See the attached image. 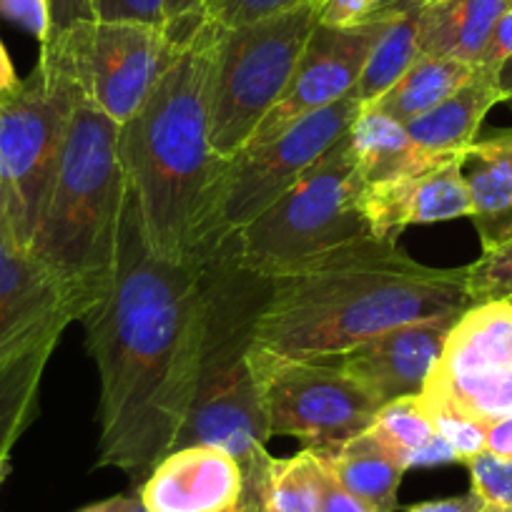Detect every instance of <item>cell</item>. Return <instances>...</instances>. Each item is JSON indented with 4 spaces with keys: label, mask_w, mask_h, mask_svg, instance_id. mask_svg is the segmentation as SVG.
<instances>
[{
    "label": "cell",
    "mask_w": 512,
    "mask_h": 512,
    "mask_svg": "<svg viewBox=\"0 0 512 512\" xmlns=\"http://www.w3.org/2000/svg\"><path fill=\"white\" fill-rule=\"evenodd\" d=\"M477 141H482L485 146H490L492 151H497L500 156H505L512 166V128H500V131H490V134L477 136Z\"/></svg>",
    "instance_id": "41"
},
{
    "label": "cell",
    "mask_w": 512,
    "mask_h": 512,
    "mask_svg": "<svg viewBox=\"0 0 512 512\" xmlns=\"http://www.w3.org/2000/svg\"><path fill=\"white\" fill-rule=\"evenodd\" d=\"M329 475L347 492L367 502L377 512H395L397 492L407 467L395 447H390L369 427L362 435L332 450H317Z\"/></svg>",
    "instance_id": "21"
},
{
    "label": "cell",
    "mask_w": 512,
    "mask_h": 512,
    "mask_svg": "<svg viewBox=\"0 0 512 512\" xmlns=\"http://www.w3.org/2000/svg\"><path fill=\"white\" fill-rule=\"evenodd\" d=\"M420 402L427 410V415H430L437 435L452 447L457 462L465 465L467 460L485 452V422L475 420L467 412H462L460 407L450 405V402L440 400L435 395H425L422 392Z\"/></svg>",
    "instance_id": "28"
},
{
    "label": "cell",
    "mask_w": 512,
    "mask_h": 512,
    "mask_svg": "<svg viewBox=\"0 0 512 512\" xmlns=\"http://www.w3.org/2000/svg\"><path fill=\"white\" fill-rule=\"evenodd\" d=\"M244 467L209 445L171 450L136 487L149 512H224L244 497Z\"/></svg>",
    "instance_id": "16"
},
{
    "label": "cell",
    "mask_w": 512,
    "mask_h": 512,
    "mask_svg": "<svg viewBox=\"0 0 512 512\" xmlns=\"http://www.w3.org/2000/svg\"><path fill=\"white\" fill-rule=\"evenodd\" d=\"M460 169L470 194V219L480 234L482 249H490L512 219V166L505 156L475 141L462 156Z\"/></svg>",
    "instance_id": "25"
},
{
    "label": "cell",
    "mask_w": 512,
    "mask_h": 512,
    "mask_svg": "<svg viewBox=\"0 0 512 512\" xmlns=\"http://www.w3.org/2000/svg\"><path fill=\"white\" fill-rule=\"evenodd\" d=\"M194 18L171 26L78 23L63 36L43 43L38 63L66 73L83 98L123 126L144 106L171 66Z\"/></svg>",
    "instance_id": "9"
},
{
    "label": "cell",
    "mask_w": 512,
    "mask_h": 512,
    "mask_svg": "<svg viewBox=\"0 0 512 512\" xmlns=\"http://www.w3.org/2000/svg\"><path fill=\"white\" fill-rule=\"evenodd\" d=\"M460 314L402 324L342 354L339 367L377 400L379 407L417 397L445 349Z\"/></svg>",
    "instance_id": "15"
},
{
    "label": "cell",
    "mask_w": 512,
    "mask_h": 512,
    "mask_svg": "<svg viewBox=\"0 0 512 512\" xmlns=\"http://www.w3.org/2000/svg\"><path fill=\"white\" fill-rule=\"evenodd\" d=\"M510 3H512V0H510Z\"/></svg>",
    "instance_id": "48"
},
{
    "label": "cell",
    "mask_w": 512,
    "mask_h": 512,
    "mask_svg": "<svg viewBox=\"0 0 512 512\" xmlns=\"http://www.w3.org/2000/svg\"><path fill=\"white\" fill-rule=\"evenodd\" d=\"M497 103H500L497 73L477 68L465 86L457 88L452 96L427 113L412 118L405 128L412 141L430 154L460 159L477 141L482 121Z\"/></svg>",
    "instance_id": "19"
},
{
    "label": "cell",
    "mask_w": 512,
    "mask_h": 512,
    "mask_svg": "<svg viewBox=\"0 0 512 512\" xmlns=\"http://www.w3.org/2000/svg\"><path fill=\"white\" fill-rule=\"evenodd\" d=\"M465 467L470 472V492L485 510L512 512V460L480 452Z\"/></svg>",
    "instance_id": "30"
},
{
    "label": "cell",
    "mask_w": 512,
    "mask_h": 512,
    "mask_svg": "<svg viewBox=\"0 0 512 512\" xmlns=\"http://www.w3.org/2000/svg\"><path fill=\"white\" fill-rule=\"evenodd\" d=\"M327 467L312 447L292 457H272L264 472L262 500L267 512H319L327 487Z\"/></svg>",
    "instance_id": "26"
},
{
    "label": "cell",
    "mask_w": 512,
    "mask_h": 512,
    "mask_svg": "<svg viewBox=\"0 0 512 512\" xmlns=\"http://www.w3.org/2000/svg\"><path fill=\"white\" fill-rule=\"evenodd\" d=\"M510 0H427L420 46L427 56L477 66L480 53Z\"/></svg>",
    "instance_id": "22"
},
{
    "label": "cell",
    "mask_w": 512,
    "mask_h": 512,
    "mask_svg": "<svg viewBox=\"0 0 512 512\" xmlns=\"http://www.w3.org/2000/svg\"><path fill=\"white\" fill-rule=\"evenodd\" d=\"M206 0H166V8H169L171 23L186 21V18L201 16Z\"/></svg>",
    "instance_id": "42"
},
{
    "label": "cell",
    "mask_w": 512,
    "mask_h": 512,
    "mask_svg": "<svg viewBox=\"0 0 512 512\" xmlns=\"http://www.w3.org/2000/svg\"><path fill=\"white\" fill-rule=\"evenodd\" d=\"M364 181L347 134L259 219L231 236L239 264L256 277L277 279L322 256L377 239L362 209Z\"/></svg>",
    "instance_id": "6"
},
{
    "label": "cell",
    "mask_w": 512,
    "mask_h": 512,
    "mask_svg": "<svg viewBox=\"0 0 512 512\" xmlns=\"http://www.w3.org/2000/svg\"><path fill=\"white\" fill-rule=\"evenodd\" d=\"M251 374L269 432L332 450L372 427L379 405L342 367L251 347Z\"/></svg>",
    "instance_id": "11"
},
{
    "label": "cell",
    "mask_w": 512,
    "mask_h": 512,
    "mask_svg": "<svg viewBox=\"0 0 512 512\" xmlns=\"http://www.w3.org/2000/svg\"><path fill=\"white\" fill-rule=\"evenodd\" d=\"M101 297L51 272L0 221V359L61 314L81 322Z\"/></svg>",
    "instance_id": "14"
},
{
    "label": "cell",
    "mask_w": 512,
    "mask_h": 512,
    "mask_svg": "<svg viewBox=\"0 0 512 512\" xmlns=\"http://www.w3.org/2000/svg\"><path fill=\"white\" fill-rule=\"evenodd\" d=\"M0 16L31 33L38 43L48 36V0H0Z\"/></svg>",
    "instance_id": "33"
},
{
    "label": "cell",
    "mask_w": 512,
    "mask_h": 512,
    "mask_svg": "<svg viewBox=\"0 0 512 512\" xmlns=\"http://www.w3.org/2000/svg\"><path fill=\"white\" fill-rule=\"evenodd\" d=\"M319 512H377V510H372L367 502H362L359 497H354L352 492L344 490V487L339 485L332 475H329Z\"/></svg>",
    "instance_id": "37"
},
{
    "label": "cell",
    "mask_w": 512,
    "mask_h": 512,
    "mask_svg": "<svg viewBox=\"0 0 512 512\" xmlns=\"http://www.w3.org/2000/svg\"><path fill=\"white\" fill-rule=\"evenodd\" d=\"M91 3L96 21L171 26L166 0H91Z\"/></svg>",
    "instance_id": "32"
},
{
    "label": "cell",
    "mask_w": 512,
    "mask_h": 512,
    "mask_svg": "<svg viewBox=\"0 0 512 512\" xmlns=\"http://www.w3.org/2000/svg\"><path fill=\"white\" fill-rule=\"evenodd\" d=\"M460 164L462 159H455L422 174L364 186L362 209L372 234L400 241L407 226L470 219L472 204Z\"/></svg>",
    "instance_id": "17"
},
{
    "label": "cell",
    "mask_w": 512,
    "mask_h": 512,
    "mask_svg": "<svg viewBox=\"0 0 512 512\" xmlns=\"http://www.w3.org/2000/svg\"><path fill=\"white\" fill-rule=\"evenodd\" d=\"M221 28L196 16L144 106L118 128L128 186L156 254L204 259L224 156L211 144V78Z\"/></svg>",
    "instance_id": "3"
},
{
    "label": "cell",
    "mask_w": 512,
    "mask_h": 512,
    "mask_svg": "<svg viewBox=\"0 0 512 512\" xmlns=\"http://www.w3.org/2000/svg\"><path fill=\"white\" fill-rule=\"evenodd\" d=\"M512 58V8H507L500 16V21L492 28L490 38H487L485 48L480 53V61L477 68H485V71L497 73L507 61Z\"/></svg>",
    "instance_id": "36"
},
{
    "label": "cell",
    "mask_w": 512,
    "mask_h": 512,
    "mask_svg": "<svg viewBox=\"0 0 512 512\" xmlns=\"http://www.w3.org/2000/svg\"><path fill=\"white\" fill-rule=\"evenodd\" d=\"M131 512H149V510H146V507H144V502L139 500V495L134 497V505H131Z\"/></svg>",
    "instance_id": "46"
},
{
    "label": "cell",
    "mask_w": 512,
    "mask_h": 512,
    "mask_svg": "<svg viewBox=\"0 0 512 512\" xmlns=\"http://www.w3.org/2000/svg\"><path fill=\"white\" fill-rule=\"evenodd\" d=\"M497 91H500V103L512 106V58L497 71Z\"/></svg>",
    "instance_id": "44"
},
{
    "label": "cell",
    "mask_w": 512,
    "mask_h": 512,
    "mask_svg": "<svg viewBox=\"0 0 512 512\" xmlns=\"http://www.w3.org/2000/svg\"><path fill=\"white\" fill-rule=\"evenodd\" d=\"M477 66L455 61V58L427 56L422 53L400 78L392 83L377 101L369 103L367 108L395 118L400 123H410L412 118L422 116L437 103L445 101L447 96L465 86L472 78Z\"/></svg>",
    "instance_id": "24"
},
{
    "label": "cell",
    "mask_w": 512,
    "mask_h": 512,
    "mask_svg": "<svg viewBox=\"0 0 512 512\" xmlns=\"http://www.w3.org/2000/svg\"><path fill=\"white\" fill-rule=\"evenodd\" d=\"M304 3L309 0H206L201 16L221 28H236L269 16H279V13H287Z\"/></svg>",
    "instance_id": "31"
},
{
    "label": "cell",
    "mask_w": 512,
    "mask_h": 512,
    "mask_svg": "<svg viewBox=\"0 0 512 512\" xmlns=\"http://www.w3.org/2000/svg\"><path fill=\"white\" fill-rule=\"evenodd\" d=\"M482 512H497V510H482Z\"/></svg>",
    "instance_id": "47"
},
{
    "label": "cell",
    "mask_w": 512,
    "mask_h": 512,
    "mask_svg": "<svg viewBox=\"0 0 512 512\" xmlns=\"http://www.w3.org/2000/svg\"><path fill=\"white\" fill-rule=\"evenodd\" d=\"M472 304L467 267H427L400 241L367 239L272 279L254 344L284 357H342L402 324Z\"/></svg>",
    "instance_id": "2"
},
{
    "label": "cell",
    "mask_w": 512,
    "mask_h": 512,
    "mask_svg": "<svg viewBox=\"0 0 512 512\" xmlns=\"http://www.w3.org/2000/svg\"><path fill=\"white\" fill-rule=\"evenodd\" d=\"M379 0H322L319 23L332 28H354L377 11Z\"/></svg>",
    "instance_id": "34"
},
{
    "label": "cell",
    "mask_w": 512,
    "mask_h": 512,
    "mask_svg": "<svg viewBox=\"0 0 512 512\" xmlns=\"http://www.w3.org/2000/svg\"><path fill=\"white\" fill-rule=\"evenodd\" d=\"M362 108L357 98L347 96L304 116L277 139L244 146L239 154L226 159L216 184L204 259L277 204L302 179L304 171L347 134Z\"/></svg>",
    "instance_id": "10"
},
{
    "label": "cell",
    "mask_w": 512,
    "mask_h": 512,
    "mask_svg": "<svg viewBox=\"0 0 512 512\" xmlns=\"http://www.w3.org/2000/svg\"><path fill=\"white\" fill-rule=\"evenodd\" d=\"M467 289L475 304L512 299V239L482 249L477 262L467 267Z\"/></svg>",
    "instance_id": "29"
},
{
    "label": "cell",
    "mask_w": 512,
    "mask_h": 512,
    "mask_svg": "<svg viewBox=\"0 0 512 512\" xmlns=\"http://www.w3.org/2000/svg\"><path fill=\"white\" fill-rule=\"evenodd\" d=\"M372 430L387 445L395 447L407 470H410L412 457L437 440V430L432 425L427 410L422 407L420 395L402 397V400L379 407L377 417L372 422Z\"/></svg>",
    "instance_id": "27"
},
{
    "label": "cell",
    "mask_w": 512,
    "mask_h": 512,
    "mask_svg": "<svg viewBox=\"0 0 512 512\" xmlns=\"http://www.w3.org/2000/svg\"><path fill=\"white\" fill-rule=\"evenodd\" d=\"M81 322L101 379L96 467H116L139 487L174 450L196 397L206 279L204 259L156 254L131 186L111 284Z\"/></svg>",
    "instance_id": "1"
},
{
    "label": "cell",
    "mask_w": 512,
    "mask_h": 512,
    "mask_svg": "<svg viewBox=\"0 0 512 512\" xmlns=\"http://www.w3.org/2000/svg\"><path fill=\"white\" fill-rule=\"evenodd\" d=\"M134 497H136V492H131V495L108 497V500L93 502V505L81 507V510H76V512H131V505H134Z\"/></svg>",
    "instance_id": "43"
},
{
    "label": "cell",
    "mask_w": 512,
    "mask_h": 512,
    "mask_svg": "<svg viewBox=\"0 0 512 512\" xmlns=\"http://www.w3.org/2000/svg\"><path fill=\"white\" fill-rule=\"evenodd\" d=\"M48 21L51 23H48V36L43 43L63 36V33L71 31L78 23L96 21V16H93V3L91 0H48Z\"/></svg>",
    "instance_id": "35"
},
{
    "label": "cell",
    "mask_w": 512,
    "mask_h": 512,
    "mask_svg": "<svg viewBox=\"0 0 512 512\" xmlns=\"http://www.w3.org/2000/svg\"><path fill=\"white\" fill-rule=\"evenodd\" d=\"M482 502L477 500L472 492L460 497H442V500H427V502H417V505L405 507L402 512H482Z\"/></svg>",
    "instance_id": "39"
},
{
    "label": "cell",
    "mask_w": 512,
    "mask_h": 512,
    "mask_svg": "<svg viewBox=\"0 0 512 512\" xmlns=\"http://www.w3.org/2000/svg\"><path fill=\"white\" fill-rule=\"evenodd\" d=\"M510 302H512V299H510Z\"/></svg>",
    "instance_id": "49"
},
{
    "label": "cell",
    "mask_w": 512,
    "mask_h": 512,
    "mask_svg": "<svg viewBox=\"0 0 512 512\" xmlns=\"http://www.w3.org/2000/svg\"><path fill=\"white\" fill-rule=\"evenodd\" d=\"M319 3L309 0L279 16L221 28L211 78V144L231 159L251 141L287 91L304 46L319 23Z\"/></svg>",
    "instance_id": "7"
},
{
    "label": "cell",
    "mask_w": 512,
    "mask_h": 512,
    "mask_svg": "<svg viewBox=\"0 0 512 512\" xmlns=\"http://www.w3.org/2000/svg\"><path fill=\"white\" fill-rule=\"evenodd\" d=\"M384 21H387V13L379 0L377 11L354 28H332L317 23L294 68L287 91L269 111V116L259 123L246 146L277 139L282 131H287L309 113L322 111L352 96Z\"/></svg>",
    "instance_id": "13"
},
{
    "label": "cell",
    "mask_w": 512,
    "mask_h": 512,
    "mask_svg": "<svg viewBox=\"0 0 512 512\" xmlns=\"http://www.w3.org/2000/svg\"><path fill=\"white\" fill-rule=\"evenodd\" d=\"M224 512H267L264 510L262 502H251V500H241L239 505L231 507V510H224Z\"/></svg>",
    "instance_id": "45"
},
{
    "label": "cell",
    "mask_w": 512,
    "mask_h": 512,
    "mask_svg": "<svg viewBox=\"0 0 512 512\" xmlns=\"http://www.w3.org/2000/svg\"><path fill=\"white\" fill-rule=\"evenodd\" d=\"M118 123L78 91L31 254L66 282L103 294L116 269L128 176Z\"/></svg>",
    "instance_id": "5"
},
{
    "label": "cell",
    "mask_w": 512,
    "mask_h": 512,
    "mask_svg": "<svg viewBox=\"0 0 512 512\" xmlns=\"http://www.w3.org/2000/svg\"><path fill=\"white\" fill-rule=\"evenodd\" d=\"M78 88L58 68L38 63L0 103V221L31 251Z\"/></svg>",
    "instance_id": "8"
},
{
    "label": "cell",
    "mask_w": 512,
    "mask_h": 512,
    "mask_svg": "<svg viewBox=\"0 0 512 512\" xmlns=\"http://www.w3.org/2000/svg\"><path fill=\"white\" fill-rule=\"evenodd\" d=\"M485 452L512 460V412L485 422Z\"/></svg>",
    "instance_id": "38"
},
{
    "label": "cell",
    "mask_w": 512,
    "mask_h": 512,
    "mask_svg": "<svg viewBox=\"0 0 512 512\" xmlns=\"http://www.w3.org/2000/svg\"><path fill=\"white\" fill-rule=\"evenodd\" d=\"M206 337L196 397L174 442L179 447L209 445L226 450L241 467L254 465L272 437L251 374V347L259 312L272 279L244 269L226 239L204 259Z\"/></svg>",
    "instance_id": "4"
},
{
    "label": "cell",
    "mask_w": 512,
    "mask_h": 512,
    "mask_svg": "<svg viewBox=\"0 0 512 512\" xmlns=\"http://www.w3.org/2000/svg\"><path fill=\"white\" fill-rule=\"evenodd\" d=\"M73 314H61L0 359V485L11 470V452L38 412L43 374Z\"/></svg>",
    "instance_id": "18"
},
{
    "label": "cell",
    "mask_w": 512,
    "mask_h": 512,
    "mask_svg": "<svg viewBox=\"0 0 512 512\" xmlns=\"http://www.w3.org/2000/svg\"><path fill=\"white\" fill-rule=\"evenodd\" d=\"M387 21L369 51L352 96L362 106L377 101L422 56V16L427 0H382Z\"/></svg>",
    "instance_id": "23"
},
{
    "label": "cell",
    "mask_w": 512,
    "mask_h": 512,
    "mask_svg": "<svg viewBox=\"0 0 512 512\" xmlns=\"http://www.w3.org/2000/svg\"><path fill=\"white\" fill-rule=\"evenodd\" d=\"M18 86H21V78H18L16 68H13V61L11 56H8L6 46L0 41V103L6 101Z\"/></svg>",
    "instance_id": "40"
},
{
    "label": "cell",
    "mask_w": 512,
    "mask_h": 512,
    "mask_svg": "<svg viewBox=\"0 0 512 512\" xmlns=\"http://www.w3.org/2000/svg\"><path fill=\"white\" fill-rule=\"evenodd\" d=\"M422 392L480 422L510 415L512 302H482L462 312Z\"/></svg>",
    "instance_id": "12"
},
{
    "label": "cell",
    "mask_w": 512,
    "mask_h": 512,
    "mask_svg": "<svg viewBox=\"0 0 512 512\" xmlns=\"http://www.w3.org/2000/svg\"><path fill=\"white\" fill-rule=\"evenodd\" d=\"M347 139L364 186L415 176L447 164V161H455L425 151L412 141L405 123L367 106L349 126Z\"/></svg>",
    "instance_id": "20"
}]
</instances>
